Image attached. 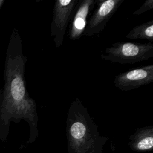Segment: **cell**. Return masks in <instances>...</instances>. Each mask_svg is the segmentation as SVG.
<instances>
[{
    "label": "cell",
    "instance_id": "6da1fadb",
    "mask_svg": "<svg viewBox=\"0 0 153 153\" xmlns=\"http://www.w3.org/2000/svg\"><path fill=\"white\" fill-rule=\"evenodd\" d=\"M27 57L22 49V38L17 29L13 30L6 52L4 85L0 89V140H7L11 122L26 121L29 127L28 140L20 149L33 143L39 135L36 104L30 97L25 79Z\"/></svg>",
    "mask_w": 153,
    "mask_h": 153
},
{
    "label": "cell",
    "instance_id": "8fae6325",
    "mask_svg": "<svg viewBox=\"0 0 153 153\" xmlns=\"http://www.w3.org/2000/svg\"><path fill=\"white\" fill-rule=\"evenodd\" d=\"M4 2H5V0H0V10L2 7Z\"/></svg>",
    "mask_w": 153,
    "mask_h": 153
},
{
    "label": "cell",
    "instance_id": "8992f818",
    "mask_svg": "<svg viewBox=\"0 0 153 153\" xmlns=\"http://www.w3.org/2000/svg\"><path fill=\"white\" fill-rule=\"evenodd\" d=\"M153 81V65L118 74L115 76L114 83L116 88L122 91H130Z\"/></svg>",
    "mask_w": 153,
    "mask_h": 153
},
{
    "label": "cell",
    "instance_id": "52a82bcc",
    "mask_svg": "<svg viewBox=\"0 0 153 153\" xmlns=\"http://www.w3.org/2000/svg\"><path fill=\"white\" fill-rule=\"evenodd\" d=\"M95 3L96 0H79L70 20L69 38L71 40L78 39L82 36L87 25V17Z\"/></svg>",
    "mask_w": 153,
    "mask_h": 153
},
{
    "label": "cell",
    "instance_id": "9c48e42d",
    "mask_svg": "<svg viewBox=\"0 0 153 153\" xmlns=\"http://www.w3.org/2000/svg\"><path fill=\"white\" fill-rule=\"evenodd\" d=\"M128 39H142L153 42V20L134 27L126 35Z\"/></svg>",
    "mask_w": 153,
    "mask_h": 153
},
{
    "label": "cell",
    "instance_id": "277c9868",
    "mask_svg": "<svg viewBox=\"0 0 153 153\" xmlns=\"http://www.w3.org/2000/svg\"><path fill=\"white\" fill-rule=\"evenodd\" d=\"M79 0H56L53 9L50 25L51 36L56 48L63 43L66 27Z\"/></svg>",
    "mask_w": 153,
    "mask_h": 153
},
{
    "label": "cell",
    "instance_id": "3957f363",
    "mask_svg": "<svg viewBox=\"0 0 153 153\" xmlns=\"http://www.w3.org/2000/svg\"><path fill=\"white\" fill-rule=\"evenodd\" d=\"M153 57V42L139 43L121 41L105 48L100 58L121 64H134Z\"/></svg>",
    "mask_w": 153,
    "mask_h": 153
},
{
    "label": "cell",
    "instance_id": "ba28073f",
    "mask_svg": "<svg viewBox=\"0 0 153 153\" xmlns=\"http://www.w3.org/2000/svg\"><path fill=\"white\" fill-rule=\"evenodd\" d=\"M128 146L135 152L151 151L153 148V125L137 128L129 136Z\"/></svg>",
    "mask_w": 153,
    "mask_h": 153
},
{
    "label": "cell",
    "instance_id": "30bf717a",
    "mask_svg": "<svg viewBox=\"0 0 153 153\" xmlns=\"http://www.w3.org/2000/svg\"><path fill=\"white\" fill-rule=\"evenodd\" d=\"M153 8V0H146L145 2L142 5V6L136 10L133 13V15L138 16L140 15L147 11L151 10Z\"/></svg>",
    "mask_w": 153,
    "mask_h": 153
},
{
    "label": "cell",
    "instance_id": "7a4b0ae2",
    "mask_svg": "<svg viewBox=\"0 0 153 153\" xmlns=\"http://www.w3.org/2000/svg\"><path fill=\"white\" fill-rule=\"evenodd\" d=\"M66 133L68 153H103L108 140L100 134L98 126L78 97L69 106Z\"/></svg>",
    "mask_w": 153,
    "mask_h": 153
},
{
    "label": "cell",
    "instance_id": "5b68a950",
    "mask_svg": "<svg viewBox=\"0 0 153 153\" xmlns=\"http://www.w3.org/2000/svg\"><path fill=\"white\" fill-rule=\"evenodd\" d=\"M124 1V0H96V8L87 20L82 36L100 33Z\"/></svg>",
    "mask_w": 153,
    "mask_h": 153
}]
</instances>
